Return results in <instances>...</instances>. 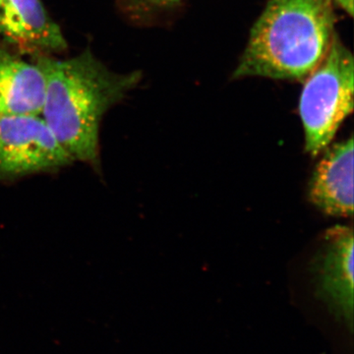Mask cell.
<instances>
[{
    "instance_id": "8",
    "label": "cell",
    "mask_w": 354,
    "mask_h": 354,
    "mask_svg": "<svg viewBox=\"0 0 354 354\" xmlns=\"http://www.w3.org/2000/svg\"><path fill=\"white\" fill-rule=\"evenodd\" d=\"M46 90L39 65L0 44V113L41 115Z\"/></svg>"
},
{
    "instance_id": "4",
    "label": "cell",
    "mask_w": 354,
    "mask_h": 354,
    "mask_svg": "<svg viewBox=\"0 0 354 354\" xmlns=\"http://www.w3.org/2000/svg\"><path fill=\"white\" fill-rule=\"evenodd\" d=\"M41 115L0 113V181L73 164Z\"/></svg>"
},
{
    "instance_id": "6",
    "label": "cell",
    "mask_w": 354,
    "mask_h": 354,
    "mask_svg": "<svg viewBox=\"0 0 354 354\" xmlns=\"http://www.w3.org/2000/svg\"><path fill=\"white\" fill-rule=\"evenodd\" d=\"M0 36L19 55H53L67 48L41 0H0Z\"/></svg>"
},
{
    "instance_id": "5",
    "label": "cell",
    "mask_w": 354,
    "mask_h": 354,
    "mask_svg": "<svg viewBox=\"0 0 354 354\" xmlns=\"http://www.w3.org/2000/svg\"><path fill=\"white\" fill-rule=\"evenodd\" d=\"M353 230L335 225L324 234L322 245L313 260L317 293L339 320L353 327Z\"/></svg>"
},
{
    "instance_id": "9",
    "label": "cell",
    "mask_w": 354,
    "mask_h": 354,
    "mask_svg": "<svg viewBox=\"0 0 354 354\" xmlns=\"http://www.w3.org/2000/svg\"><path fill=\"white\" fill-rule=\"evenodd\" d=\"M335 2L341 4L344 10L348 11L349 15H353V0H335Z\"/></svg>"
},
{
    "instance_id": "7",
    "label": "cell",
    "mask_w": 354,
    "mask_h": 354,
    "mask_svg": "<svg viewBox=\"0 0 354 354\" xmlns=\"http://www.w3.org/2000/svg\"><path fill=\"white\" fill-rule=\"evenodd\" d=\"M353 138L327 149L308 184L310 202L326 215L353 214Z\"/></svg>"
},
{
    "instance_id": "1",
    "label": "cell",
    "mask_w": 354,
    "mask_h": 354,
    "mask_svg": "<svg viewBox=\"0 0 354 354\" xmlns=\"http://www.w3.org/2000/svg\"><path fill=\"white\" fill-rule=\"evenodd\" d=\"M46 79L41 116L74 162L101 167L100 127L104 114L140 80L111 71L90 50L68 59L32 57Z\"/></svg>"
},
{
    "instance_id": "3",
    "label": "cell",
    "mask_w": 354,
    "mask_h": 354,
    "mask_svg": "<svg viewBox=\"0 0 354 354\" xmlns=\"http://www.w3.org/2000/svg\"><path fill=\"white\" fill-rule=\"evenodd\" d=\"M353 57L335 35L326 57L305 79L300 97L305 150L312 157L327 149L353 113Z\"/></svg>"
},
{
    "instance_id": "2",
    "label": "cell",
    "mask_w": 354,
    "mask_h": 354,
    "mask_svg": "<svg viewBox=\"0 0 354 354\" xmlns=\"http://www.w3.org/2000/svg\"><path fill=\"white\" fill-rule=\"evenodd\" d=\"M335 1L268 0L234 76L305 80L335 38Z\"/></svg>"
},
{
    "instance_id": "10",
    "label": "cell",
    "mask_w": 354,
    "mask_h": 354,
    "mask_svg": "<svg viewBox=\"0 0 354 354\" xmlns=\"http://www.w3.org/2000/svg\"><path fill=\"white\" fill-rule=\"evenodd\" d=\"M148 1L157 4V6H172V4H176L181 0H148Z\"/></svg>"
}]
</instances>
